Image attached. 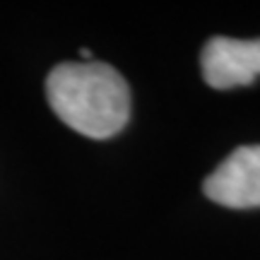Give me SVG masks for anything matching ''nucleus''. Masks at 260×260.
Instances as JSON below:
<instances>
[{"label":"nucleus","mask_w":260,"mask_h":260,"mask_svg":"<svg viewBox=\"0 0 260 260\" xmlns=\"http://www.w3.org/2000/svg\"><path fill=\"white\" fill-rule=\"evenodd\" d=\"M203 193L232 210L260 207V145H241L205 178Z\"/></svg>","instance_id":"nucleus-2"},{"label":"nucleus","mask_w":260,"mask_h":260,"mask_svg":"<svg viewBox=\"0 0 260 260\" xmlns=\"http://www.w3.org/2000/svg\"><path fill=\"white\" fill-rule=\"evenodd\" d=\"M46 96L58 118L84 138L106 140L125 128L130 89L106 63H60L46 77Z\"/></svg>","instance_id":"nucleus-1"},{"label":"nucleus","mask_w":260,"mask_h":260,"mask_svg":"<svg viewBox=\"0 0 260 260\" xmlns=\"http://www.w3.org/2000/svg\"><path fill=\"white\" fill-rule=\"evenodd\" d=\"M203 80L212 89L246 87L260 77V39L212 37L200 56Z\"/></svg>","instance_id":"nucleus-3"}]
</instances>
